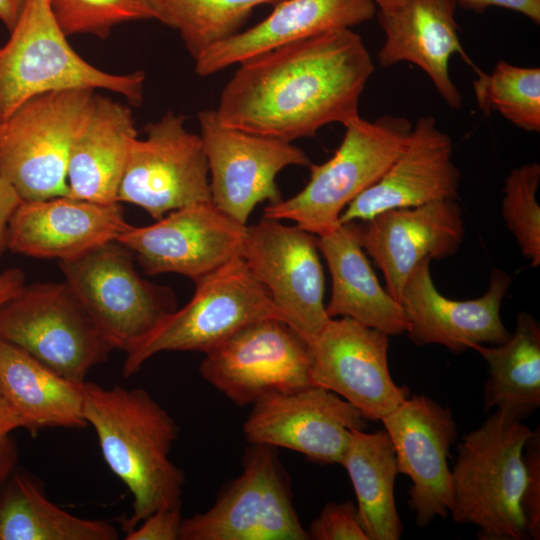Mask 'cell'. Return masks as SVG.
Listing matches in <instances>:
<instances>
[{
    "mask_svg": "<svg viewBox=\"0 0 540 540\" xmlns=\"http://www.w3.org/2000/svg\"><path fill=\"white\" fill-rule=\"evenodd\" d=\"M131 224L120 203H97L68 195L21 200L6 232V249L66 261L117 238Z\"/></svg>",
    "mask_w": 540,
    "mask_h": 540,
    "instance_id": "7402d4cb",
    "label": "cell"
},
{
    "mask_svg": "<svg viewBox=\"0 0 540 540\" xmlns=\"http://www.w3.org/2000/svg\"><path fill=\"white\" fill-rule=\"evenodd\" d=\"M247 229L203 201L170 211L153 224L131 225L117 241L134 253L146 274L175 273L196 281L242 257Z\"/></svg>",
    "mask_w": 540,
    "mask_h": 540,
    "instance_id": "9a60e30c",
    "label": "cell"
},
{
    "mask_svg": "<svg viewBox=\"0 0 540 540\" xmlns=\"http://www.w3.org/2000/svg\"><path fill=\"white\" fill-rule=\"evenodd\" d=\"M81 384L0 339V387L30 433L44 428L87 426Z\"/></svg>",
    "mask_w": 540,
    "mask_h": 540,
    "instance_id": "4316f807",
    "label": "cell"
},
{
    "mask_svg": "<svg viewBox=\"0 0 540 540\" xmlns=\"http://www.w3.org/2000/svg\"><path fill=\"white\" fill-rule=\"evenodd\" d=\"M0 339L77 382L114 350L64 282H35L0 306Z\"/></svg>",
    "mask_w": 540,
    "mask_h": 540,
    "instance_id": "9c48e42d",
    "label": "cell"
},
{
    "mask_svg": "<svg viewBox=\"0 0 540 540\" xmlns=\"http://www.w3.org/2000/svg\"><path fill=\"white\" fill-rule=\"evenodd\" d=\"M411 122L403 116L383 115L375 121L360 116L345 127L334 155L310 164V178L296 195L264 208L263 216L291 220L320 235L339 224L344 209L386 172L403 151Z\"/></svg>",
    "mask_w": 540,
    "mask_h": 540,
    "instance_id": "5b68a950",
    "label": "cell"
},
{
    "mask_svg": "<svg viewBox=\"0 0 540 540\" xmlns=\"http://www.w3.org/2000/svg\"><path fill=\"white\" fill-rule=\"evenodd\" d=\"M179 540H309L277 448L250 444L240 475L209 509L183 518Z\"/></svg>",
    "mask_w": 540,
    "mask_h": 540,
    "instance_id": "30bf717a",
    "label": "cell"
},
{
    "mask_svg": "<svg viewBox=\"0 0 540 540\" xmlns=\"http://www.w3.org/2000/svg\"><path fill=\"white\" fill-rule=\"evenodd\" d=\"M341 465L353 485L359 520L368 540L400 539L403 525L394 494L399 472L386 430H354Z\"/></svg>",
    "mask_w": 540,
    "mask_h": 540,
    "instance_id": "83f0119b",
    "label": "cell"
},
{
    "mask_svg": "<svg viewBox=\"0 0 540 540\" xmlns=\"http://www.w3.org/2000/svg\"><path fill=\"white\" fill-rule=\"evenodd\" d=\"M319 253L315 234L264 216L248 226L242 252L254 277L308 343L330 319Z\"/></svg>",
    "mask_w": 540,
    "mask_h": 540,
    "instance_id": "5bb4252c",
    "label": "cell"
},
{
    "mask_svg": "<svg viewBox=\"0 0 540 540\" xmlns=\"http://www.w3.org/2000/svg\"><path fill=\"white\" fill-rule=\"evenodd\" d=\"M460 178L450 136L438 128L433 116H423L412 126L400 155L344 209L339 223L366 221L390 209L456 200Z\"/></svg>",
    "mask_w": 540,
    "mask_h": 540,
    "instance_id": "44dd1931",
    "label": "cell"
},
{
    "mask_svg": "<svg viewBox=\"0 0 540 540\" xmlns=\"http://www.w3.org/2000/svg\"><path fill=\"white\" fill-rule=\"evenodd\" d=\"M26 0H0V21L10 31L16 24Z\"/></svg>",
    "mask_w": 540,
    "mask_h": 540,
    "instance_id": "7bdbcfd3",
    "label": "cell"
},
{
    "mask_svg": "<svg viewBox=\"0 0 540 540\" xmlns=\"http://www.w3.org/2000/svg\"><path fill=\"white\" fill-rule=\"evenodd\" d=\"M83 415L104 460L133 497L126 532L153 512L181 508L185 476L169 458L179 427L144 389L81 384Z\"/></svg>",
    "mask_w": 540,
    "mask_h": 540,
    "instance_id": "7a4b0ae2",
    "label": "cell"
},
{
    "mask_svg": "<svg viewBox=\"0 0 540 540\" xmlns=\"http://www.w3.org/2000/svg\"><path fill=\"white\" fill-rule=\"evenodd\" d=\"M180 508L159 509L126 532V540H179Z\"/></svg>",
    "mask_w": 540,
    "mask_h": 540,
    "instance_id": "8d00e7d4",
    "label": "cell"
},
{
    "mask_svg": "<svg viewBox=\"0 0 540 540\" xmlns=\"http://www.w3.org/2000/svg\"><path fill=\"white\" fill-rule=\"evenodd\" d=\"M195 291L181 309L167 315L131 352L123 376L130 377L154 355L169 351L207 353L242 327L262 319L286 322L266 288L242 257L194 281Z\"/></svg>",
    "mask_w": 540,
    "mask_h": 540,
    "instance_id": "8992f818",
    "label": "cell"
},
{
    "mask_svg": "<svg viewBox=\"0 0 540 540\" xmlns=\"http://www.w3.org/2000/svg\"><path fill=\"white\" fill-rule=\"evenodd\" d=\"M17 461V448L14 441L8 437L0 442V488L10 476Z\"/></svg>",
    "mask_w": 540,
    "mask_h": 540,
    "instance_id": "b9f144b4",
    "label": "cell"
},
{
    "mask_svg": "<svg viewBox=\"0 0 540 540\" xmlns=\"http://www.w3.org/2000/svg\"><path fill=\"white\" fill-rule=\"evenodd\" d=\"M431 259L422 261L409 275L400 303L409 327L407 337L418 346L441 345L452 353L476 345H499L510 332L500 316L511 277L493 269L485 293L476 299L452 300L435 287L430 273Z\"/></svg>",
    "mask_w": 540,
    "mask_h": 540,
    "instance_id": "d6986e66",
    "label": "cell"
},
{
    "mask_svg": "<svg viewBox=\"0 0 540 540\" xmlns=\"http://www.w3.org/2000/svg\"><path fill=\"white\" fill-rule=\"evenodd\" d=\"M393 443L398 472L411 480L409 507L419 528L445 519L452 504L450 449L457 440L452 411L425 395H410L381 419Z\"/></svg>",
    "mask_w": 540,
    "mask_h": 540,
    "instance_id": "ac0fdd59",
    "label": "cell"
},
{
    "mask_svg": "<svg viewBox=\"0 0 540 540\" xmlns=\"http://www.w3.org/2000/svg\"><path fill=\"white\" fill-rule=\"evenodd\" d=\"M243 424L249 444L286 448L321 464H340L354 430L368 419L336 393L307 386L268 395L255 404Z\"/></svg>",
    "mask_w": 540,
    "mask_h": 540,
    "instance_id": "e0dca14e",
    "label": "cell"
},
{
    "mask_svg": "<svg viewBox=\"0 0 540 540\" xmlns=\"http://www.w3.org/2000/svg\"><path fill=\"white\" fill-rule=\"evenodd\" d=\"M531 433L522 420L496 410L457 445L449 514L457 524L476 526L480 540L527 538L521 499Z\"/></svg>",
    "mask_w": 540,
    "mask_h": 540,
    "instance_id": "3957f363",
    "label": "cell"
},
{
    "mask_svg": "<svg viewBox=\"0 0 540 540\" xmlns=\"http://www.w3.org/2000/svg\"><path fill=\"white\" fill-rule=\"evenodd\" d=\"M146 137L132 141L117 201L144 209L154 220L183 206L211 201L201 136L172 111L145 125Z\"/></svg>",
    "mask_w": 540,
    "mask_h": 540,
    "instance_id": "7c38bea8",
    "label": "cell"
},
{
    "mask_svg": "<svg viewBox=\"0 0 540 540\" xmlns=\"http://www.w3.org/2000/svg\"><path fill=\"white\" fill-rule=\"evenodd\" d=\"M539 182L538 163L512 169L505 179L501 205L504 223L532 267L540 264V207L536 199Z\"/></svg>",
    "mask_w": 540,
    "mask_h": 540,
    "instance_id": "d6a6232c",
    "label": "cell"
},
{
    "mask_svg": "<svg viewBox=\"0 0 540 540\" xmlns=\"http://www.w3.org/2000/svg\"><path fill=\"white\" fill-rule=\"evenodd\" d=\"M93 89L37 95L0 121V175L25 201L68 195L67 166Z\"/></svg>",
    "mask_w": 540,
    "mask_h": 540,
    "instance_id": "52a82bcc",
    "label": "cell"
},
{
    "mask_svg": "<svg viewBox=\"0 0 540 540\" xmlns=\"http://www.w3.org/2000/svg\"><path fill=\"white\" fill-rule=\"evenodd\" d=\"M134 253L117 240L59 261L64 282L112 346L134 350L176 310L174 291L140 276Z\"/></svg>",
    "mask_w": 540,
    "mask_h": 540,
    "instance_id": "ba28073f",
    "label": "cell"
},
{
    "mask_svg": "<svg viewBox=\"0 0 540 540\" xmlns=\"http://www.w3.org/2000/svg\"><path fill=\"white\" fill-rule=\"evenodd\" d=\"M145 74L105 72L83 59L60 29L51 0H26L0 44V121L29 99L55 90L102 89L136 106L143 101Z\"/></svg>",
    "mask_w": 540,
    "mask_h": 540,
    "instance_id": "277c9868",
    "label": "cell"
},
{
    "mask_svg": "<svg viewBox=\"0 0 540 540\" xmlns=\"http://www.w3.org/2000/svg\"><path fill=\"white\" fill-rule=\"evenodd\" d=\"M355 230L361 247L381 270L386 290L399 302L416 266L426 259L454 255L465 233L456 200L386 210L355 222Z\"/></svg>",
    "mask_w": 540,
    "mask_h": 540,
    "instance_id": "ffe728a7",
    "label": "cell"
},
{
    "mask_svg": "<svg viewBox=\"0 0 540 540\" xmlns=\"http://www.w3.org/2000/svg\"><path fill=\"white\" fill-rule=\"evenodd\" d=\"M475 70L473 89L485 115L495 111L520 129L540 132L539 67H520L500 60L489 74Z\"/></svg>",
    "mask_w": 540,
    "mask_h": 540,
    "instance_id": "1f68e13d",
    "label": "cell"
},
{
    "mask_svg": "<svg viewBox=\"0 0 540 540\" xmlns=\"http://www.w3.org/2000/svg\"><path fill=\"white\" fill-rule=\"evenodd\" d=\"M25 284V275L20 268H9L0 273V306L17 294Z\"/></svg>",
    "mask_w": 540,
    "mask_h": 540,
    "instance_id": "60d3db41",
    "label": "cell"
},
{
    "mask_svg": "<svg viewBox=\"0 0 540 540\" xmlns=\"http://www.w3.org/2000/svg\"><path fill=\"white\" fill-rule=\"evenodd\" d=\"M380 11H391L402 6L407 0H373Z\"/></svg>",
    "mask_w": 540,
    "mask_h": 540,
    "instance_id": "ee69618b",
    "label": "cell"
},
{
    "mask_svg": "<svg viewBox=\"0 0 540 540\" xmlns=\"http://www.w3.org/2000/svg\"><path fill=\"white\" fill-rule=\"evenodd\" d=\"M316 239L331 275L328 316L348 317L389 336L406 333L404 308L379 283L358 241L355 222L339 223Z\"/></svg>",
    "mask_w": 540,
    "mask_h": 540,
    "instance_id": "d4e9b609",
    "label": "cell"
},
{
    "mask_svg": "<svg viewBox=\"0 0 540 540\" xmlns=\"http://www.w3.org/2000/svg\"><path fill=\"white\" fill-rule=\"evenodd\" d=\"M525 484L521 510L527 538L540 539V430H532L523 452Z\"/></svg>",
    "mask_w": 540,
    "mask_h": 540,
    "instance_id": "d590c367",
    "label": "cell"
},
{
    "mask_svg": "<svg viewBox=\"0 0 540 540\" xmlns=\"http://www.w3.org/2000/svg\"><path fill=\"white\" fill-rule=\"evenodd\" d=\"M21 200L14 187L0 175V258L6 249L9 220Z\"/></svg>",
    "mask_w": 540,
    "mask_h": 540,
    "instance_id": "f35d334b",
    "label": "cell"
},
{
    "mask_svg": "<svg viewBox=\"0 0 540 540\" xmlns=\"http://www.w3.org/2000/svg\"><path fill=\"white\" fill-rule=\"evenodd\" d=\"M389 335L351 318H330L309 343L312 384L381 421L410 395L388 366Z\"/></svg>",
    "mask_w": 540,
    "mask_h": 540,
    "instance_id": "2e32d148",
    "label": "cell"
},
{
    "mask_svg": "<svg viewBox=\"0 0 540 540\" xmlns=\"http://www.w3.org/2000/svg\"><path fill=\"white\" fill-rule=\"evenodd\" d=\"M377 11L373 0L277 1L261 22L195 58V72L208 77L273 49L332 30L352 28L371 20Z\"/></svg>",
    "mask_w": 540,
    "mask_h": 540,
    "instance_id": "603a6c76",
    "label": "cell"
},
{
    "mask_svg": "<svg viewBox=\"0 0 540 540\" xmlns=\"http://www.w3.org/2000/svg\"><path fill=\"white\" fill-rule=\"evenodd\" d=\"M207 157L211 202L237 222L247 225L262 202H280L277 175L289 166H309L308 155L291 142L223 125L215 110L198 113Z\"/></svg>",
    "mask_w": 540,
    "mask_h": 540,
    "instance_id": "4fadbf2b",
    "label": "cell"
},
{
    "mask_svg": "<svg viewBox=\"0 0 540 540\" xmlns=\"http://www.w3.org/2000/svg\"><path fill=\"white\" fill-rule=\"evenodd\" d=\"M485 360L483 410L495 408L524 420L540 407V325L530 314L517 315L515 330L499 345H476Z\"/></svg>",
    "mask_w": 540,
    "mask_h": 540,
    "instance_id": "f1b7e54d",
    "label": "cell"
},
{
    "mask_svg": "<svg viewBox=\"0 0 540 540\" xmlns=\"http://www.w3.org/2000/svg\"><path fill=\"white\" fill-rule=\"evenodd\" d=\"M306 532L309 540H368L351 501L327 503Z\"/></svg>",
    "mask_w": 540,
    "mask_h": 540,
    "instance_id": "e575fe53",
    "label": "cell"
},
{
    "mask_svg": "<svg viewBox=\"0 0 540 540\" xmlns=\"http://www.w3.org/2000/svg\"><path fill=\"white\" fill-rule=\"evenodd\" d=\"M0 498V540H115L105 520L81 518L51 502L39 483L16 473Z\"/></svg>",
    "mask_w": 540,
    "mask_h": 540,
    "instance_id": "f546056e",
    "label": "cell"
},
{
    "mask_svg": "<svg viewBox=\"0 0 540 540\" xmlns=\"http://www.w3.org/2000/svg\"><path fill=\"white\" fill-rule=\"evenodd\" d=\"M137 130L131 109L95 94L72 144L68 196L97 203H119V185Z\"/></svg>",
    "mask_w": 540,
    "mask_h": 540,
    "instance_id": "484cf974",
    "label": "cell"
},
{
    "mask_svg": "<svg viewBox=\"0 0 540 540\" xmlns=\"http://www.w3.org/2000/svg\"><path fill=\"white\" fill-rule=\"evenodd\" d=\"M201 377L238 406L311 386L309 343L278 319L252 322L205 353Z\"/></svg>",
    "mask_w": 540,
    "mask_h": 540,
    "instance_id": "8fae6325",
    "label": "cell"
},
{
    "mask_svg": "<svg viewBox=\"0 0 540 540\" xmlns=\"http://www.w3.org/2000/svg\"><path fill=\"white\" fill-rule=\"evenodd\" d=\"M456 7V0H407L394 10L376 13L385 34L377 55L379 65H417L452 109L461 108L462 96L450 77L449 62L456 53L468 60L459 38Z\"/></svg>",
    "mask_w": 540,
    "mask_h": 540,
    "instance_id": "cb8c5ba5",
    "label": "cell"
},
{
    "mask_svg": "<svg viewBox=\"0 0 540 540\" xmlns=\"http://www.w3.org/2000/svg\"><path fill=\"white\" fill-rule=\"evenodd\" d=\"M54 17L68 37L92 34L109 36L120 23L135 20H158L152 0H51Z\"/></svg>",
    "mask_w": 540,
    "mask_h": 540,
    "instance_id": "836d02e7",
    "label": "cell"
},
{
    "mask_svg": "<svg viewBox=\"0 0 540 540\" xmlns=\"http://www.w3.org/2000/svg\"><path fill=\"white\" fill-rule=\"evenodd\" d=\"M280 0H152L159 21L177 30L193 59L236 33L259 5Z\"/></svg>",
    "mask_w": 540,
    "mask_h": 540,
    "instance_id": "4dcf8cb0",
    "label": "cell"
},
{
    "mask_svg": "<svg viewBox=\"0 0 540 540\" xmlns=\"http://www.w3.org/2000/svg\"><path fill=\"white\" fill-rule=\"evenodd\" d=\"M221 91L216 115L228 127L287 142L359 117L374 64L351 28L325 32L240 64Z\"/></svg>",
    "mask_w": 540,
    "mask_h": 540,
    "instance_id": "6da1fadb",
    "label": "cell"
},
{
    "mask_svg": "<svg viewBox=\"0 0 540 540\" xmlns=\"http://www.w3.org/2000/svg\"><path fill=\"white\" fill-rule=\"evenodd\" d=\"M456 2L478 13L489 7H500L520 13L536 24L540 22V0H456Z\"/></svg>",
    "mask_w": 540,
    "mask_h": 540,
    "instance_id": "74e56055",
    "label": "cell"
},
{
    "mask_svg": "<svg viewBox=\"0 0 540 540\" xmlns=\"http://www.w3.org/2000/svg\"><path fill=\"white\" fill-rule=\"evenodd\" d=\"M18 428H24V422L0 387V442Z\"/></svg>",
    "mask_w": 540,
    "mask_h": 540,
    "instance_id": "ab89813d",
    "label": "cell"
}]
</instances>
